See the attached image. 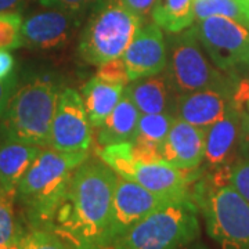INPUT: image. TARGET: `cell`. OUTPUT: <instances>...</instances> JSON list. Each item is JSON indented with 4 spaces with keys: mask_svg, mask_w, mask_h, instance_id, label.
<instances>
[{
    "mask_svg": "<svg viewBox=\"0 0 249 249\" xmlns=\"http://www.w3.org/2000/svg\"><path fill=\"white\" fill-rule=\"evenodd\" d=\"M116 175L108 165L83 162L72 173L49 230L72 249H109Z\"/></svg>",
    "mask_w": 249,
    "mask_h": 249,
    "instance_id": "6da1fadb",
    "label": "cell"
},
{
    "mask_svg": "<svg viewBox=\"0 0 249 249\" xmlns=\"http://www.w3.org/2000/svg\"><path fill=\"white\" fill-rule=\"evenodd\" d=\"M88 160V151L42 148L16 190L29 229H47L72 173Z\"/></svg>",
    "mask_w": 249,
    "mask_h": 249,
    "instance_id": "7a4b0ae2",
    "label": "cell"
},
{
    "mask_svg": "<svg viewBox=\"0 0 249 249\" xmlns=\"http://www.w3.org/2000/svg\"><path fill=\"white\" fill-rule=\"evenodd\" d=\"M193 199L206 232L220 249H249V202L226 180L224 169L196 180Z\"/></svg>",
    "mask_w": 249,
    "mask_h": 249,
    "instance_id": "3957f363",
    "label": "cell"
},
{
    "mask_svg": "<svg viewBox=\"0 0 249 249\" xmlns=\"http://www.w3.org/2000/svg\"><path fill=\"white\" fill-rule=\"evenodd\" d=\"M198 206L193 198L169 202L134 224L109 249H184L201 232Z\"/></svg>",
    "mask_w": 249,
    "mask_h": 249,
    "instance_id": "277c9868",
    "label": "cell"
},
{
    "mask_svg": "<svg viewBox=\"0 0 249 249\" xmlns=\"http://www.w3.org/2000/svg\"><path fill=\"white\" fill-rule=\"evenodd\" d=\"M142 28V18L119 0H103L90 14L79 40V54L91 65L122 57L134 35Z\"/></svg>",
    "mask_w": 249,
    "mask_h": 249,
    "instance_id": "5b68a950",
    "label": "cell"
},
{
    "mask_svg": "<svg viewBox=\"0 0 249 249\" xmlns=\"http://www.w3.org/2000/svg\"><path fill=\"white\" fill-rule=\"evenodd\" d=\"M60 91L53 82L36 79L18 89L3 115L1 132L19 142L47 147Z\"/></svg>",
    "mask_w": 249,
    "mask_h": 249,
    "instance_id": "8992f818",
    "label": "cell"
},
{
    "mask_svg": "<svg viewBox=\"0 0 249 249\" xmlns=\"http://www.w3.org/2000/svg\"><path fill=\"white\" fill-rule=\"evenodd\" d=\"M166 68L170 85L178 94L205 89L226 91V79L208 62L193 25L172 37Z\"/></svg>",
    "mask_w": 249,
    "mask_h": 249,
    "instance_id": "52a82bcc",
    "label": "cell"
},
{
    "mask_svg": "<svg viewBox=\"0 0 249 249\" xmlns=\"http://www.w3.org/2000/svg\"><path fill=\"white\" fill-rule=\"evenodd\" d=\"M198 40L217 70L230 71L249 65V28L223 16L196 21Z\"/></svg>",
    "mask_w": 249,
    "mask_h": 249,
    "instance_id": "ba28073f",
    "label": "cell"
},
{
    "mask_svg": "<svg viewBox=\"0 0 249 249\" xmlns=\"http://www.w3.org/2000/svg\"><path fill=\"white\" fill-rule=\"evenodd\" d=\"M184 199V198H181ZM178 201L176 198L158 196L144 188L133 180L118 175L112 198L111 223H109V247L121 235L130 230L134 224L155 212L169 202Z\"/></svg>",
    "mask_w": 249,
    "mask_h": 249,
    "instance_id": "9c48e42d",
    "label": "cell"
},
{
    "mask_svg": "<svg viewBox=\"0 0 249 249\" xmlns=\"http://www.w3.org/2000/svg\"><path fill=\"white\" fill-rule=\"evenodd\" d=\"M91 124L83 98L75 89L60 91L47 147L58 151H88Z\"/></svg>",
    "mask_w": 249,
    "mask_h": 249,
    "instance_id": "30bf717a",
    "label": "cell"
},
{
    "mask_svg": "<svg viewBox=\"0 0 249 249\" xmlns=\"http://www.w3.org/2000/svg\"><path fill=\"white\" fill-rule=\"evenodd\" d=\"M168 46L162 28L155 22L142 27L124 50V60L129 79L136 80L160 75L168 67Z\"/></svg>",
    "mask_w": 249,
    "mask_h": 249,
    "instance_id": "8fae6325",
    "label": "cell"
},
{
    "mask_svg": "<svg viewBox=\"0 0 249 249\" xmlns=\"http://www.w3.org/2000/svg\"><path fill=\"white\" fill-rule=\"evenodd\" d=\"M126 178L133 180L158 196L181 199L193 198L190 187L199 178V175L196 169H180L166 162H136Z\"/></svg>",
    "mask_w": 249,
    "mask_h": 249,
    "instance_id": "7c38bea8",
    "label": "cell"
},
{
    "mask_svg": "<svg viewBox=\"0 0 249 249\" xmlns=\"http://www.w3.org/2000/svg\"><path fill=\"white\" fill-rule=\"evenodd\" d=\"M78 13L50 10L37 13L22 22V46L36 50H50L65 45L79 24Z\"/></svg>",
    "mask_w": 249,
    "mask_h": 249,
    "instance_id": "4fadbf2b",
    "label": "cell"
},
{
    "mask_svg": "<svg viewBox=\"0 0 249 249\" xmlns=\"http://www.w3.org/2000/svg\"><path fill=\"white\" fill-rule=\"evenodd\" d=\"M206 130L175 118L162 144L163 162L180 169H196L205 160Z\"/></svg>",
    "mask_w": 249,
    "mask_h": 249,
    "instance_id": "5bb4252c",
    "label": "cell"
},
{
    "mask_svg": "<svg viewBox=\"0 0 249 249\" xmlns=\"http://www.w3.org/2000/svg\"><path fill=\"white\" fill-rule=\"evenodd\" d=\"M232 106L227 91L205 89L180 94L175 111L178 118L206 130L226 115Z\"/></svg>",
    "mask_w": 249,
    "mask_h": 249,
    "instance_id": "9a60e30c",
    "label": "cell"
},
{
    "mask_svg": "<svg viewBox=\"0 0 249 249\" xmlns=\"http://www.w3.org/2000/svg\"><path fill=\"white\" fill-rule=\"evenodd\" d=\"M242 129V118L232 106L226 115L206 129L205 160L214 169L229 168Z\"/></svg>",
    "mask_w": 249,
    "mask_h": 249,
    "instance_id": "2e32d148",
    "label": "cell"
},
{
    "mask_svg": "<svg viewBox=\"0 0 249 249\" xmlns=\"http://www.w3.org/2000/svg\"><path fill=\"white\" fill-rule=\"evenodd\" d=\"M42 147L19 142L9 136L0 140V186L16 196L18 183L36 160Z\"/></svg>",
    "mask_w": 249,
    "mask_h": 249,
    "instance_id": "e0dca14e",
    "label": "cell"
},
{
    "mask_svg": "<svg viewBox=\"0 0 249 249\" xmlns=\"http://www.w3.org/2000/svg\"><path fill=\"white\" fill-rule=\"evenodd\" d=\"M124 91L133 100L140 114H170L173 88L168 78L154 75L130 80L126 85Z\"/></svg>",
    "mask_w": 249,
    "mask_h": 249,
    "instance_id": "ac0fdd59",
    "label": "cell"
},
{
    "mask_svg": "<svg viewBox=\"0 0 249 249\" xmlns=\"http://www.w3.org/2000/svg\"><path fill=\"white\" fill-rule=\"evenodd\" d=\"M124 85H116L98 78L97 75L82 88V98L93 127H101L108 115L114 111L116 104L124 93Z\"/></svg>",
    "mask_w": 249,
    "mask_h": 249,
    "instance_id": "d6986e66",
    "label": "cell"
},
{
    "mask_svg": "<svg viewBox=\"0 0 249 249\" xmlns=\"http://www.w3.org/2000/svg\"><path fill=\"white\" fill-rule=\"evenodd\" d=\"M140 115L133 100L124 91L114 111L108 115L101 127H98V142L104 147L115 142H133Z\"/></svg>",
    "mask_w": 249,
    "mask_h": 249,
    "instance_id": "ffe728a7",
    "label": "cell"
},
{
    "mask_svg": "<svg viewBox=\"0 0 249 249\" xmlns=\"http://www.w3.org/2000/svg\"><path fill=\"white\" fill-rule=\"evenodd\" d=\"M194 0H158L151 13L152 21L170 34L190 28L194 21Z\"/></svg>",
    "mask_w": 249,
    "mask_h": 249,
    "instance_id": "44dd1931",
    "label": "cell"
},
{
    "mask_svg": "<svg viewBox=\"0 0 249 249\" xmlns=\"http://www.w3.org/2000/svg\"><path fill=\"white\" fill-rule=\"evenodd\" d=\"M176 116L169 112L160 114H142L134 134L133 142H142L162 145L168 137L172 124Z\"/></svg>",
    "mask_w": 249,
    "mask_h": 249,
    "instance_id": "7402d4cb",
    "label": "cell"
},
{
    "mask_svg": "<svg viewBox=\"0 0 249 249\" xmlns=\"http://www.w3.org/2000/svg\"><path fill=\"white\" fill-rule=\"evenodd\" d=\"M16 196L3 193L0 196V247L18 245L25 229L18 222L16 216Z\"/></svg>",
    "mask_w": 249,
    "mask_h": 249,
    "instance_id": "603a6c76",
    "label": "cell"
},
{
    "mask_svg": "<svg viewBox=\"0 0 249 249\" xmlns=\"http://www.w3.org/2000/svg\"><path fill=\"white\" fill-rule=\"evenodd\" d=\"M193 9L196 21L212 16H223L248 25L241 0H194Z\"/></svg>",
    "mask_w": 249,
    "mask_h": 249,
    "instance_id": "cb8c5ba5",
    "label": "cell"
},
{
    "mask_svg": "<svg viewBox=\"0 0 249 249\" xmlns=\"http://www.w3.org/2000/svg\"><path fill=\"white\" fill-rule=\"evenodd\" d=\"M100 157H101V160L114 170L116 175L124 178H127V175L130 173L133 165L136 163L132 142H122L104 145L103 150L100 151Z\"/></svg>",
    "mask_w": 249,
    "mask_h": 249,
    "instance_id": "d4e9b609",
    "label": "cell"
},
{
    "mask_svg": "<svg viewBox=\"0 0 249 249\" xmlns=\"http://www.w3.org/2000/svg\"><path fill=\"white\" fill-rule=\"evenodd\" d=\"M22 18L17 13H0V50H14L22 46Z\"/></svg>",
    "mask_w": 249,
    "mask_h": 249,
    "instance_id": "484cf974",
    "label": "cell"
},
{
    "mask_svg": "<svg viewBox=\"0 0 249 249\" xmlns=\"http://www.w3.org/2000/svg\"><path fill=\"white\" fill-rule=\"evenodd\" d=\"M19 249H72L61 238L45 229L25 230L19 241Z\"/></svg>",
    "mask_w": 249,
    "mask_h": 249,
    "instance_id": "4316f807",
    "label": "cell"
},
{
    "mask_svg": "<svg viewBox=\"0 0 249 249\" xmlns=\"http://www.w3.org/2000/svg\"><path fill=\"white\" fill-rule=\"evenodd\" d=\"M226 180L249 202V160H241L230 168H223Z\"/></svg>",
    "mask_w": 249,
    "mask_h": 249,
    "instance_id": "83f0119b",
    "label": "cell"
},
{
    "mask_svg": "<svg viewBox=\"0 0 249 249\" xmlns=\"http://www.w3.org/2000/svg\"><path fill=\"white\" fill-rule=\"evenodd\" d=\"M97 76L101 78V79L107 80V82H111V83L124 85V86H126L130 82L122 57L109 60V61L104 62V64H100L98 65Z\"/></svg>",
    "mask_w": 249,
    "mask_h": 249,
    "instance_id": "f1b7e54d",
    "label": "cell"
},
{
    "mask_svg": "<svg viewBox=\"0 0 249 249\" xmlns=\"http://www.w3.org/2000/svg\"><path fill=\"white\" fill-rule=\"evenodd\" d=\"M103 0H40L42 6L53 10L80 13L89 7H96Z\"/></svg>",
    "mask_w": 249,
    "mask_h": 249,
    "instance_id": "f546056e",
    "label": "cell"
},
{
    "mask_svg": "<svg viewBox=\"0 0 249 249\" xmlns=\"http://www.w3.org/2000/svg\"><path fill=\"white\" fill-rule=\"evenodd\" d=\"M16 91H17V78L14 73L6 79H0V118L4 115L10 100Z\"/></svg>",
    "mask_w": 249,
    "mask_h": 249,
    "instance_id": "4dcf8cb0",
    "label": "cell"
},
{
    "mask_svg": "<svg viewBox=\"0 0 249 249\" xmlns=\"http://www.w3.org/2000/svg\"><path fill=\"white\" fill-rule=\"evenodd\" d=\"M129 11H132L142 19L150 16L154 7L157 6L158 0H119Z\"/></svg>",
    "mask_w": 249,
    "mask_h": 249,
    "instance_id": "1f68e13d",
    "label": "cell"
},
{
    "mask_svg": "<svg viewBox=\"0 0 249 249\" xmlns=\"http://www.w3.org/2000/svg\"><path fill=\"white\" fill-rule=\"evenodd\" d=\"M14 57L9 50H0V79H6L14 72Z\"/></svg>",
    "mask_w": 249,
    "mask_h": 249,
    "instance_id": "d6a6232c",
    "label": "cell"
},
{
    "mask_svg": "<svg viewBox=\"0 0 249 249\" xmlns=\"http://www.w3.org/2000/svg\"><path fill=\"white\" fill-rule=\"evenodd\" d=\"M21 0H0V13H7L9 10L14 9Z\"/></svg>",
    "mask_w": 249,
    "mask_h": 249,
    "instance_id": "836d02e7",
    "label": "cell"
},
{
    "mask_svg": "<svg viewBox=\"0 0 249 249\" xmlns=\"http://www.w3.org/2000/svg\"><path fill=\"white\" fill-rule=\"evenodd\" d=\"M241 134L244 136L245 142H249V115L242 116V129H241Z\"/></svg>",
    "mask_w": 249,
    "mask_h": 249,
    "instance_id": "e575fe53",
    "label": "cell"
},
{
    "mask_svg": "<svg viewBox=\"0 0 249 249\" xmlns=\"http://www.w3.org/2000/svg\"><path fill=\"white\" fill-rule=\"evenodd\" d=\"M242 1V9H244V14L247 17V21L249 24V0H241Z\"/></svg>",
    "mask_w": 249,
    "mask_h": 249,
    "instance_id": "d590c367",
    "label": "cell"
},
{
    "mask_svg": "<svg viewBox=\"0 0 249 249\" xmlns=\"http://www.w3.org/2000/svg\"><path fill=\"white\" fill-rule=\"evenodd\" d=\"M184 249H187V248H184ZM188 249H206V248H205V247H202V245H194V244H191Z\"/></svg>",
    "mask_w": 249,
    "mask_h": 249,
    "instance_id": "8d00e7d4",
    "label": "cell"
},
{
    "mask_svg": "<svg viewBox=\"0 0 249 249\" xmlns=\"http://www.w3.org/2000/svg\"><path fill=\"white\" fill-rule=\"evenodd\" d=\"M0 249H19V244L18 245H10V247H0Z\"/></svg>",
    "mask_w": 249,
    "mask_h": 249,
    "instance_id": "74e56055",
    "label": "cell"
},
{
    "mask_svg": "<svg viewBox=\"0 0 249 249\" xmlns=\"http://www.w3.org/2000/svg\"><path fill=\"white\" fill-rule=\"evenodd\" d=\"M248 106H249V98H248Z\"/></svg>",
    "mask_w": 249,
    "mask_h": 249,
    "instance_id": "f35d334b",
    "label": "cell"
},
{
    "mask_svg": "<svg viewBox=\"0 0 249 249\" xmlns=\"http://www.w3.org/2000/svg\"><path fill=\"white\" fill-rule=\"evenodd\" d=\"M248 28H249V24H248Z\"/></svg>",
    "mask_w": 249,
    "mask_h": 249,
    "instance_id": "ab89813d",
    "label": "cell"
}]
</instances>
